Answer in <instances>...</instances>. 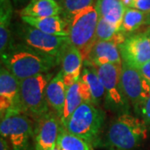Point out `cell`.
<instances>
[{"instance_id": "obj_1", "label": "cell", "mask_w": 150, "mask_h": 150, "mask_svg": "<svg viewBox=\"0 0 150 150\" xmlns=\"http://www.w3.org/2000/svg\"><path fill=\"white\" fill-rule=\"evenodd\" d=\"M2 66L19 81L42 74H47L60 64L53 56L38 51L24 43H12L1 54Z\"/></svg>"}, {"instance_id": "obj_2", "label": "cell", "mask_w": 150, "mask_h": 150, "mask_svg": "<svg viewBox=\"0 0 150 150\" xmlns=\"http://www.w3.org/2000/svg\"><path fill=\"white\" fill-rule=\"evenodd\" d=\"M147 137V123L130 113L119 114L108 126L101 147L107 150H135Z\"/></svg>"}, {"instance_id": "obj_3", "label": "cell", "mask_w": 150, "mask_h": 150, "mask_svg": "<svg viewBox=\"0 0 150 150\" xmlns=\"http://www.w3.org/2000/svg\"><path fill=\"white\" fill-rule=\"evenodd\" d=\"M104 112L91 103L83 102L62 126L70 134L89 143L94 148L101 147Z\"/></svg>"}, {"instance_id": "obj_4", "label": "cell", "mask_w": 150, "mask_h": 150, "mask_svg": "<svg viewBox=\"0 0 150 150\" xmlns=\"http://www.w3.org/2000/svg\"><path fill=\"white\" fill-rule=\"evenodd\" d=\"M52 74H42L20 81L17 110L27 114L33 121L51 111L46 99V88Z\"/></svg>"}, {"instance_id": "obj_5", "label": "cell", "mask_w": 150, "mask_h": 150, "mask_svg": "<svg viewBox=\"0 0 150 150\" xmlns=\"http://www.w3.org/2000/svg\"><path fill=\"white\" fill-rule=\"evenodd\" d=\"M99 14L96 5L90 6L81 11L68 23L70 43L78 48L83 55V61L96 42V30Z\"/></svg>"}, {"instance_id": "obj_6", "label": "cell", "mask_w": 150, "mask_h": 150, "mask_svg": "<svg viewBox=\"0 0 150 150\" xmlns=\"http://www.w3.org/2000/svg\"><path fill=\"white\" fill-rule=\"evenodd\" d=\"M94 67L104 87L105 97L103 103L105 107L118 113V115L129 113L130 103L126 97L121 82L122 64H107Z\"/></svg>"}, {"instance_id": "obj_7", "label": "cell", "mask_w": 150, "mask_h": 150, "mask_svg": "<svg viewBox=\"0 0 150 150\" xmlns=\"http://www.w3.org/2000/svg\"><path fill=\"white\" fill-rule=\"evenodd\" d=\"M33 129L34 121L18 110H9L1 118V137L9 139L13 150H33Z\"/></svg>"}, {"instance_id": "obj_8", "label": "cell", "mask_w": 150, "mask_h": 150, "mask_svg": "<svg viewBox=\"0 0 150 150\" xmlns=\"http://www.w3.org/2000/svg\"><path fill=\"white\" fill-rule=\"evenodd\" d=\"M17 33L23 43L38 51L53 56L60 64L65 48L70 43L69 37L48 34L25 23L18 25Z\"/></svg>"}, {"instance_id": "obj_9", "label": "cell", "mask_w": 150, "mask_h": 150, "mask_svg": "<svg viewBox=\"0 0 150 150\" xmlns=\"http://www.w3.org/2000/svg\"><path fill=\"white\" fill-rule=\"evenodd\" d=\"M121 82L123 90L137 112H139L150 96V82L135 67L122 64Z\"/></svg>"}, {"instance_id": "obj_10", "label": "cell", "mask_w": 150, "mask_h": 150, "mask_svg": "<svg viewBox=\"0 0 150 150\" xmlns=\"http://www.w3.org/2000/svg\"><path fill=\"white\" fill-rule=\"evenodd\" d=\"M60 129V118L52 110L34 121L33 139L34 150L55 149Z\"/></svg>"}, {"instance_id": "obj_11", "label": "cell", "mask_w": 150, "mask_h": 150, "mask_svg": "<svg viewBox=\"0 0 150 150\" xmlns=\"http://www.w3.org/2000/svg\"><path fill=\"white\" fill-rule=\"evenodd\" d=\"M118 48L123 63L137 69L150 61V37L146 32L129 35Z\"/></svg>"}, {"instance_id": "obj_12", "label": "cell", "mask_w": 150, "mask_h": 150, "mask_svg": "<svg viewBox=\"0 0 150 150\" xmlns=\"http://www.w3.org/2000/svg\"><path fill=\"white\" fill-rule=\"evenodd\" d=\"M20 81L4 66L0 69V112L1 118L9 110H17Z\"/></svg>"}, {"instance_id": "obj_13", "label": "cell", "mask_w": 150, "mask_h": 150, "mask_svg": "<svg viewBox=\"0 0 150 150\" xmlns=\"http://www.w3.org/2000/svg\"><path fill=\"white\" fill-rule=\"evenodd\" d=\"M61 72L67 87L74 84L80 79L83 66V58L81 52L70 43L65 48L61 59Z\"/></svg>"}, {"instance_id": "obj_14", "label": "cell", "mask_w": 150, "mask_h": 150, "mask_svg": "<svg viewBox=\"0 0 150 150\" xmlns=\"http://www.w3.org/2000/svg\"><path fill=\"white\" fill-rule=\"evenodd\" d=\"M84 61H88L94 66L123 64L118 45L112 41H96Z\"/></svg>"}, {"instance_id": "obj_15", "label": "cell", "mask_w": 150, "mask_h": 150, "mask_svg": "<svg viewBox=\"0 0 150 150\" xmlns=\"http://www.w3.org/2000/svg\"><path fill=\"white\" fill-rule=\"evenodd\" d=\"M67 86L61 71L52 78L46 88V99L50 109L58 116H62L64 108Z\"/></svg>"}, {"instance_id": "obj_16", "label": "cell", "mask_w": 150, "mask_h": 150, "mask_svg": "<svg viewBox=\"0 0 150 150\" xmlns=\"http://www.w3.org/2000/svg\"><path fill=\"white\" fill-rule=\"evenodd\" d=\"M21 19L23 23L45 33L55 36L69 37L68 23L61 16L44 18L23 16L21 17Z\"/></svg>"}, {"instance_id": "obj_17", "label": "cell", "mask_w": 150, "mask_h": 150, "mask_svg": "<svg viewBox=\"0 0 150 150\" xmlns=\"http://www.w3.org/2000/svg\"><path fill=\"white\" fill-rule=\"evenodd\" d=\"M80 78L86 83L92 96V103L98 106L104 101L105 90L96 69L91 63L83 61Z\"/></svg>"}, {"instance_id": "obj_18", "label": "cell", "mask_w": 150, "mask_h": 150, "mask_svg": "<svg viewBox=\"0 0 150 150\" xmlns=\"http://www.w3.org/2000/svg\"><path fill=\"white\" fill-rule=\"evenodd\" d=\"M99 17L106 19L118 30L121 29L126 7L121 0H97L95 3Z\"/></svg>"}, {"instance_id": "obj_19", "label": "cell", "mask_w": 150, "mask_h": 150, "mask_svg": "<svg viewBox=\"0 0 150 150\" xmlns=\"http://www.w3.org/2000/svg\"><path fill=\"white\" fill-rule=\"evenodd\" d=\"M62 9L58 2L54 0H30L20 11V16L44 18L60 16Z\"/></svg>"}, {"instance_id": "obj_20", "label": "cell", "mask_w": 150, "mask_h": 150, "mask_svg": "<svg viewBox=\"0 0 150 150\" xmlns=\"http://www.w3.org/2000/svg\"><path fill=\"white\" fill-rule=\"evenodd\" d=\"M13 8L9 1L1 4L0 8V53L4 54L12 43V34L10 30L11 18Z\"/></svg>"}, {"instance_id": "obj_21", "label": "cell", "mask_w": 150, "mask_h": 150, "mask_svg": "<svg viewBox=\"0 0 150 150\" xmlns=\"http://www.w3.org/2000/svg\"><path fill=\"white\" fill-rule=\"evenodd\" d=\"M79 80L74 84L67 87L64 108L62 116L60 117V123L62 126L69 120V118L74 112L75 110L84 102L80 93V89H79Z\"/></svg>"}, {"instance_id": "obj_22", "label": "cell", "mask_w": 150, "mask_h": 150, "mask_svg": "<svg viewBox=\"0 0 150 150\" xmlns=\"http://www.w3.org/2000/svg\"><path fill=\"white\" fill-rule=\"evenodd\" d=\"M147 20L148 14L133 8H126L123 13L120 31L129 36L143 25L147 24Z\"/></svg>"}, {"instance_id": "obj_23", "label": "cell", "mask_w": 150, "mask_h": 150, "mask_svg": "<svg viewBox=\"0 0 150 150\" xmlns=\"http://www.w3.org/2000/svg\"><path fill=\"white\" fill-rule=\"evenodd\" d=\"M127 37L125 33L113 27L106 19L99 17L96 30V41H112L119 46Z\"/></svg>"}, {"instance_id": "obj_24", "label": "cell", "mask_w": 150, "mask_h": 150, "mask_svg": "<svg viewBox=\"0 0 150 150\" xmlns=\"http://www.w3.org/2000/svg\"><path fill=\"white\" fill-rule=\"evenodd\" d=\"M57 146L60 150H95L94 147L89 143L69 133L62 126L60 129Z\"/></svg>"}, {"instance_id": "obj_25", "label": "cell", "mask_w": 150, "mask_h": 150, "mask_svg": "<svg viewBox=\"0 0 150 150\" xmlns=\"http://www.w3.org/2000/svg\"><path fill=\"white\" fill-rule=\"evenodd\" d=\"M93 4L95 0H61L59 3L62 9L61 15L67 23L76 14Z\"/></svg>"}, {"instance_id": "obj_26", "label": "cell", "mask_w": 150, "mask_h": 150, "mask_svg": "<svg viewBox=\"0 0 150 150\" xmlns=\"http://www.w3.org/2000/svg\"><path fill=\"white\" fill-rule=\"evenodd\" d=\"M130 8L141 11L146 14H149L150 0H134Z\"/></svg>"}, {"instance_id": "obj_27", "label": "cell", "mask_w": 150, "mask_h": 150, "mask_svg": "<svg viewBox=\"0 0 150 150\" xmlns=\"http://www.w3.org/2000/svg\"><path fill=\"white\" fill-rule=\"evenodd\" d=\"M139 114L141 118L147 123V125H150V96L144 103V104L142 106L139 111Z\"/></svg>"}, {"instance_id": "obj_28", "label": "cell", "mask_w": 150, "mask_h": 150, "mask_svg": "<svg viewBox=\"0 0 150 150\" xmlns=\"http://www.w3.org/2000/svg\"><path fill=\"white\" fill-rule=\"evenodd\" d=\"M139 69L142 73V74L150 82V61L147 64H145L144 65H143Z\"/></svg>"}, {"instance_id": "obj_29", "label": "cell", "mask_w": 150, "mask_h": 150, "mask_svg": "<svg viewBox=\"0 0 150 150\" xmlns=\"http://www.w3.org/2000/svg\"><path fill=\"white\" fill-rule=\"evenodd\" d=\"M0 150H13L10 143L7 141V139L3 137L0 139Z\"/></svg>"}, {"instance_id": "obj_30", "label": "cell", "mask_w": 150, "mask_h": 150, "mask_svg": "<svg viewBox=\"0 0 150 150\" xmlns=\"http://www.w3.org/2000/svg\"><path fill=\"white\" fill-rule=\"evenodd\" d=\"M133 1L134 0H121V2L123 3V4L126 8H130V6L132 4V3H133Z\"/></svg>"}, {"instance_id": "obj_31", "label": "cell", "mask_w": 150, "mask_h": 150, "mask_svg": "<svg viewBox=\"0 0 150 150\" xmlns=\"http://www.w3.org/2000/svg\"><path fill=\"white\" fill-rule=\"evenodd\" d=\"M27 1L28 0H13L14 4H15L16 5L22 4H23V3H25V2H27Z\"/></svg>"}, {"instance_id": "obj_32", "label": "cell", "mask_w": 150, "mask_h": 150, "mask_svg": "<svg viewBox=\"0 0 150 150\" xmlns=\"http://www.w3.org/2000/svg\"><path fill=\"white\" fill-rule=\"evenodd\" d=\"M147 25L150 26V13L148 14V20H147Z\"/></svg>"}, {"instance_id": "obj_33", "label": "cell", "mask_w": 150, "mask_h": 150, "mask_svg": "<svg viewBox=\"0 0 150 150\" xmlns=\"http://www.w3.org/2000/svg\"><path fill=\"white\" fill-rule=\"evenodd\" d=\"M146 33H148V34L149 35V37H150V26H149V28L147 29V31H146Z\"/></svg>"}, {"instance_id": "obj_34", "label": "cell", "mask_w": 150, "mask_h": 150, "mask_svg": "<svg viewBox=\"0 0 150 150\" xmlns=\"http://www.w3.org/2000/svg\"><path fill=\"white\" fill-rule=\"evenodd\" d=\"M7 1H9V0H0V3L2 4V3H5Z\"/></svg>"}, {"instance_id": "obj_35", "label": "cell", "mask_w": 150, "mask_h": 150, "mask_svg": "<svg viewBox=\"0 0 150 150\" xmlns=\"http://www.w3.org/2000/svg\"><path fill=\"white\" fill-rule=\"evenodd\" d=\"M54 1H56V2H58V3H60V1H61V0H54Z\"/></svg>"}]
</instances>
